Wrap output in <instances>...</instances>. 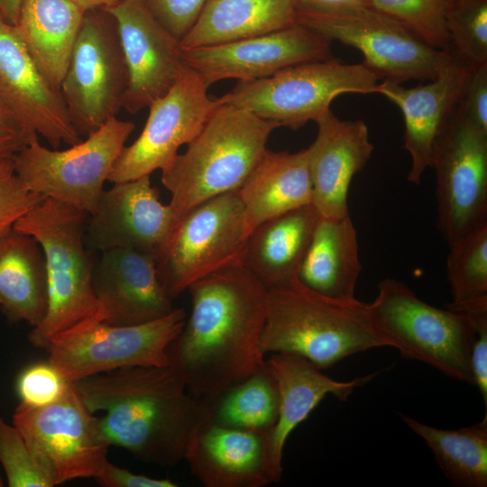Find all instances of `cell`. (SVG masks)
<instances>
[{
	"instance_id": "6da1fadb",
	"label": "cell",
	"mask_w": 487,
	"mask_h": 487,
	"mask_svg": "<svg viewBox=\"0 0 487 487\" xmlns=\"http://www.w3.org/2000/svg\"><path fill=\"white\" fill-rule=\"evenodd\" d=\"M188 290L190 314L167 353L189 393L209 403L266 361L260 344L267 287L238 264L195 281Z\"/></svg>"
},
{
	"instance_id": "7a4b0ae2",
	"label": "cell",
	"mask_w": 487,
	"mask_h": 487,
	"mask_svg": "<svg viewBox=\"0 0 487 487\" xmlns=\"http://www.w3.org/2000/svg\"><path fill=\"white\" fill-rule=\"evenodd\" d=\"M97 418L104 440L147 464L170 467L184 460L193 435L208 418L177 372L164 366H125L73 382Z\"/></svg>"
},
{
	"instance_id": "3957f363",
	"label": "cell",
	"mask_w": 487,
	"mask_h": 487,
	"mask_svg": "<svg viewBox=\"0 0 487 487\" xmlns=\"http://www.w3.org/2000/svg\"><path fill=\"white\" fill-rule=\"evenodd\" d=\"M260 346L264 355L296 354L324 370L388 344L372 323L369 303L320 295L295 276L267 289Z\"/></svg>"
},
{
	"instance_id": "277c9868",
	"label": "cell",
	"mask_w": 487,
	"mask_h": 487,
	"mask_svg": "<svg viewBox=\"0 0 487 487\" xmlns=\"http://www.w3.org/2000/svg\"><path fill=\"white\" fill-rule=\"evenodd\" d=\"M89 213L44 197L23 215L14 229L41 245L48 278V307L41 322L28 335L35 347L46 349L54 335L88 317L103 320L92 289L98 258L85 248Z\"/></svg>"
},
{
	"instance_id": "5b68a950",
	"label": "cell",
	"mask_w": 487,
	"mask_h": 487,
	"mask_svg": "<svg viewBox=\"0 0 487 487\" xmlns=\"http://www.w3.org/2000/svg\"><path fill=\"white\" fill-rule=\"evenodd\" d=\"M276 123L229 105L220 106L198 134L161 171L170 205L180 217L219 195L237 191L266 151Z\"/></svg>"
},
{
	"instance_id": "8992f818",
	"label": "cell",
	"mask_w": 487,
	"mask_h": 487,
	"mask_svg": "<svg viewBox=\"0 0 487 487\" xmlns=\"http://www.w3.org/2000/svg\"><path fill=\"white\" fill-rule=\"evenodd\" d=\"M369 307L372 323L388 346L404 358L473 385L471 352L476 331L468 314L431 306L395 279L379 283Z\"/></svg>"
},
{
	"instance_id": "52a82bcc",
	"label": "cell",
	"mask_w": 487,
	"mask_h": 487,
	"mask_svg": "<svg viewBox=\"0 0 487 487\" xmlns=\"http://www.w3.org/2000/svg\"><path fill=\"white\" fill-rule=\"evenodd\" d=\"M378 80L363 62L346 64L331 58L293 65L264 78L238 81L218 101L297 130L330 114L333 100L342 94L375 93Z\"/></svg>"
},
{
	"instance_id": "ba28073f",
	"label": "cell",
	"mask_w": 487,
	"mask_h": 487,
	"mask_svg": "<svg viewBox=\"0 0 487 487\" xmlns=\"http://www.w3.org/2000/svg\"><path fill=\"white\" fill-rule=\"evenodd\" d=\"M296 23L360 51L378 79L401 83L435 78L459 60L436 49L403 24L372 6L328 12L297 11Z\"/></svg>"
},
{
	"instance_id": "9c48e42d",
	"label": "cell",
	"mask_w": 487,
	"mask_h": 487,
	"mask_svg": "<svg viewBox=\"0 0 487 487\" xmlns=\"http://www.w3.org/2000/svg\"><path fill=\"white\" fill-rule=\"evenodd\" d=\"M133 129V123L114 116L65 150L49 149L36 138L14 157V171L30 191L91 214Z\"/></svg>"
},
{
	"instance_id": "30bf717a",
	"label": "cell",
	"mask_w": 487,
	"mask_h": 487,
	"mask_svg": "<svg viewBox=\"0 0 487 487\" xmlns=\"http://www.w3.org/2000/svg\"><path fill=\"white\" fill-rule=\"evenodd\" d=\"M252 232L238 190L210 198L186 212L157 258V272L174 299L195 281L243 264Z\"/></svg>"
},
{
	"instance_id": "8fae6325",
	"label": "cell",
	"mask_w": 487,
	"mask_h": 487,
	"mask_svg": "<svg viewBox=\"0 0 487 487\" xmlns=\"http://www.w3.org/2000/svg\"><path fill=\"white\" fill-rule=\"evenodd\" d=\"M183 308L136 326L85 318L52 337L48 361L70 382L125 366L169 365L168 347L185 322Z\"/></svg>"
},
{
	"instance_id": "7c38bea8",
	"label": "cell",
	"mask_w": 487,
	"mask_h": 487,
	"mask_svg": "<svg viewBox=\"0 0 487 487\" xmlns=\"http://www.w3.org/2000/svg\"><path fill=\"white\" fill-rule=\"evenodd\" d=\"M13 425L53 486L78 478H96L108 461L109 445L100 433L97 418L73 382L60 400L49 405L32 407L20 402Z\"/></svg>"
},
{
	"instance_id": "4fadbf2b",
	"label": "cell",
	"mask_w": 487,
	"mask_h": 487,
	"mask_svg": "<svg viewBox=\"0 0 487 487\" xmlns=\"http://www.w3.org/2000/svg\"><path fill=\"white\" fill-rule=\"evenodd\" d=\"M431 167L436 176V225L450 247L487 226V133L458 106L436 142Z\"/></svg>"
},
{
	"instance_id": "5bb4252c",
	"label": "cell",
	"mask_w": 487,
	"mask_h": 487,
	"mask_svg": "<svg viewBox=\"0 0 487 487\" xmlns=\"http://www.w3.org/2000/svg\"><path fill=\"white\" fill-rule=\"evenodd\" d=\"M103 11L85 13L60 87L74 127L86 137L116 116L128 84L115 23Z\"/></svg>"
},
{
	"instance_id": "9a60e30c",
	"label": "cell",
	"mask_w": 487,
	"mask_h": 487,
	"mask_svg": "<svg viewBox=\"0 0 487 487\" xmlns=\"http://www.w3.org/2000/svg\"><path fill=\"white\" fill-rule=\"evenodd\" d=\"M208 87L187 67L173 86L149 106V115L138 138L124 146L108 180L113 183L135 179L164 170L188 144L220 106L210 98Z\"/></svg>"
},
{
	"instance_id": "2e32d148",
	"label": "cell",
	"mask_w": 487,
	"mask_h": 487,
	"mask_svg": "<svg viewBox=\"0 0 487 487\" xmlns=\"http://www.w3.org/2000/svg\"><path fill=\"white\" fill-rule=\"evenodd\" d=\"M103 10L115 23L128 73L122 108L136 114L162 96L188 67L183 48L144 0H118Z\"/></svg>"
},
{
	"instance_id": "e0dca14e",
	"label": "cell",
	"mask_w": 487,
	"mask_h": 487,
	"mask_svg": "<svg viewBox=\"0 0 487 487\" xmlns=\"http://www.w3.org/2000/svg\"><path fill=\"white\" fill-rule=\"evenodd\" d=\"M183 55L207 87L226 78L261 79L293 65L333 58L330 40L298 23L231 42L183 49Z\"/></svg>"
},
{
	"instance_id": "ac0fdd59",
	"label": "cell",
	"mask_w": 487,
	"mask_h": 487,
	"mask_svg": "<svg viewBox=\"0 0 487 487\" xmlns=\"http://www.w3.org/2000/svg\"><path fill=\"white\" fill-rule=\"evenodd\" d=\"M179 220L173 207L160 201L159 191L147 175L103 190L89 215L85 239L94 252L132 248L158 258Z\"/></svg>"
},
{
	"instance_id": "d6986e66",
	"label": "cell",
	"mask_w": 487,
	"mask_h": 487,
	"mask_svg": "<svg viewBox=\"0 0 487 487\" xmlns=\"http://www.w3.org/2000/svg\"><path fill=\"white\" fill-rule=\"evenodd\" d=\"M0 97L27 129L52 148L81 141L60 91L42 74L14 25L1 16Z\"/></svg>"
},
{
	"instance_id": "ffe728a7",
	"label": "cell",
	"mask_w": 487,
	"mask_h": 487,
	"mask_svg": "<svg viewBox=\"0 0 487 487\" xmlns=\"http://www.w3.org/2000/svg\"><path fill=\"white\" fill-rule=\"evenodd\" d=\"M103 321L136 326L169 315L175 308L157 272L155 255L132 249L102 252L92 275Z\"/></svg>"
},
{
	"instance_id": "44dd1931",
	"label": "cell",
	"mask_w": 487,
	"mask_h": 487,
	"mask_svg": "<svg viewBox=\"0 0 487 487\" xmlns=\"http://www.w3.org/2000/svg\"><path fill=\"white\" fill-rule=\"evenodd\" d=\"M471 69L460 60L427 84L406 87L389 80L377 84L375 93L395 104L404 119V147L411 165L407 179L419 184L432 165L436 142L455 111Z\"/></svg>"
},
{
	"instance_id": "7402d4cb",
	"label": "cell",
	"mask_w": 487,
	"mask_h": 487,
	"mask_svg": "<svg viewBox=\"0 0 487 487\" xmlns=\"http://www.w3.org/2000/svg\"><path fill=\"white\" fill-rule=\"evenodd\" d=\"M317 124L316 139L308 148L313 205L323 217L341 218L349 215L351 181L374 147L363 120H340L331 112Z\"/></svg>"
},
{
	"instance_id": "603a6c76",
	"label": "cell",
	"mask_w": 487,
	"mask_h": 487,
	"mask_svg": "<svg viewBox=\"0 0 487 487\" xmlns=\"http://www.w3.org/2000/svg\"><path fill=\"white\" fill-rule=\"evenodd\" d=\"M277 381L279 410L267 441V468L271 483L280 482L285 444L292 431L303 422L328 394L340 400L354 389L366 384L378 373L356 377L349 381L325 375L308 360L291 354H271L267 360Z\"/></svg>"
},
{
	"instance_id": "cb8c5ba5",
	"label": "cell",
	"mask_w": 487,
	"mask_h": 487,
	"mask_svg": "<svg viewBox=\"0 0 487 487\" xmlns=\"http://www.w3.org/2000/svg\"><path fill=\"white\" fill-rule=\"evenodd\" d=\"M269 433L219 425L208 418L193 435L184 460L206 487H263Z\"/></svg>"
},
{
	"instance_id": "d4e9b609",
	"label": "cell",
	"mask_w": 487,
	"mask_h": 487,
	"mask_svg": "<svg viewBox=\"0 0 487 487\" xmlns=\"http://www.w3.org/2000/svg\"><path fill=\"white\" fill-rule=\"evenodd\" d=\"M320 215L313 204L270 218L247 240L243 265L267 289L297 276Z\"/></svg>"
},
{
	"instance_id": "484cf974",
	"label": "cell",
	"mask_w": 487,
	"mask_h": 487,
	"mask_svg": "<svg viewBox=\"0 0 487 487\" xmlns=\"http://www.w3.org/2000/svg\"><path fill=\"white\" fill-rule=\"evenodd\" d=\"M238 193L252 230L270 218L313 204L308 148L294 153L267 150Z\"/></svg>"
},
{
	"instance_id": "4316f807",
	"label": "cell",
	"mask_w": 487,
	"mask_h": 487,
	"mask_svg": "<svg viewBox=\"0 0 487 487\" xmlns=\"http://www.w3.org/2000/svg\"><path fill=\"white\" fill-rule=\"evenodd\" d=\"M357 234L350 216H320L297 273L309 289L337 299H355L362 271Z\"/></svg>"
},
{
	"instance_id": "83f0119b",
	"label": "cell",
	"mask_w": 487,
	"mask_h": 487,
	"mask_svg": "<svg viewBox=\"0 0 487 487\" xmlns=\"http://www.w3.org/2000/svg\"><path fill=\"white\" fill-rule=\"evenodd\" d=\"M84 14L70 0H23L14 24L42 74L59 90Z\"/></svg>"
},
{
	"instance_id": "f1b7e54d",
	"label": "cell",
	"mask_w": 487,
	"mask_h": 487,
	"mask_svg": "<svg viewBox=\"0 0 487 487\" xmlns=\"http://www.w3.org/2000/svg\"><path fill=\"white\" fill-rule=\"evenodd\" d=\"M47 307L42 249L35 238L13 227L0 237V309L9 321L33 327L45 317Z\"/></svg>"
},
{
	"instance_id": "f546056e",
	"label": "cell",
	"mask_w": 487,
	"mask_h": 487,
	"mask_svg": "<svg viewBox=\"0 0 487 487\" xmlns=\"http://www.w3.org/2000/svg\"><path fill=\"white\" fill-rule=\"evenodd\" d=\"M296 0H207L181 39L184 50L231 42L296 23Z\"/></svg>"
},
{
	"instance_id": "4dcf8cb0",
	"label": "cell",
	"mask_w": 487,
	"mask_h": 487,
	"mask_svg": "<svg viewBox=\"0 0 487 487\" xmlns=\"http://www.w3.org/2000/svg\"><path fill=\"white\" fill-rule=\"evenodd\" d=\"M401 419L424 439L450 482L459 487L487 486V415L455 430L439 429L404 414Z\"/></svg>"
},
{
	"instance_id": "1f68e13d",
	"label": "cell",
	"mask_w": 487,
	"mask_h": 487,
	"mask_svg": "<svg viewBox=\"0 0 487 487\" xmlns=\"http://www.w3.org/2000/svg\"><path fill=\"white\" fill-rule=\"evenodd\" d=\"M204 404L214 423L270 433L278 416L279 389L267 360L255 373Z\"/></svg>"
},
{
	"instance_id": "d6a6232c",
	"label": "cell",
	"mask_w": 487,
	"mask_h": 487,
	"mask_svg": "<svg viewBox=\"0 0 487 487\" xmlns=\"http://www.w3.org/2000/svg\"><path fill=\"white\" fill-rule=\"evenodd\" d=\"M446 275L452 295L448 308L460 311L487 302V226L449 247Z\"/></svg>"
},
{
	"instance_id": "836d02e7",
	"label": "cell",
	"mask_w": 487,
	"mask_h": 487,
	"mask_svg": "<svg viewBox=\"0 0 487 487\" xmlns=\"http://www.w3.org/2000/svg\"><path fill=\"white\" fill-rule=\"evenodd\" d=\"M446 23L455 56L470 69L487 65V0H450Z\"/></svg>"
},
{
	"instance_id": "e575fe53",
	"label": "cell",
	"mask_w": 487,
	"mask_h": 487,
	"mask_svg": "<svg viewBox=\"0 0 487 487\" xmlns=\"http://www.w3.org/2000/svg\"><path fill=\"white\" fill-rule=\"evenodd\" d=\"M430 46L455 55L446 23L450 0H371Z\"/></svg>"
},
{
	"instance_id": "d590c367",
	"label": "cell",
	"mask_w": 487,
	"mask_h": 487,
	"mask_svg": "<svg viewBox=\"0 0 487 487\" xmlns=\"http://www.w3.org/2000/svg\"><path fill=\"white\" fill-rule=\"evenodd\" d=\"M0 464L10 487H52L15 426L0 416Z\"/></svg>"
},
{
	"instance_id": "8d00e7d4",
	"label": "cell",
	"mask_w": 487,
	"mask_h": 487,
	"mask_svg": "<svg viewBox=\"0 0 487 487\" xmlns=\"http://www.w3.org/2000/svg\"><path fill=\"white\" fill-rule=\"evenodd\" d=\"M72 382L49 361L26 367L16 381L21 402L32 407H42L60 400Z\"/></svg>"
},
{
	"instance_id": "74e56055",
	"label": "cell",
	"mask_w": 487,
	"mask_h": 487,
	"mask_svg": "<svg viewBox=\"0 0 487 487\" xmlns=\"http://www.w3.org/2000/svg\"><path fill=\"white\" fill-rule=\"evenodd\" d=\"M43 198L22 183L14 171L13 160L0 163V237Z\"/></svg>"
},
{
	"instance_id": "f35d334b",
	"label": "cell",
	"mask_w": 487,
	"mask_h": 487,
	"mask_svg": "<svg viewBox=\"0 0 487 487\" xmlns=\"http://www.w3.org/2000/svg\"><path fill=\"white\" fill-rule=\"evenodd\" d=\"M207 0H144L155 18L177 39L188 33Z\"/></svg>"
},
{
	"instance_id": "ab89813d",
	"label": "cell",
	"mask_w": 487,
	"mask_h": 487,
	"mask_svg": "<svg viewBox=\"0 0 487 487\" xmlns=\"http://www.w3.org/2000/svg\"><path fill=\"white\" fill-rule=\"evenodd\" d=\"M474 324L475 338L471 352V365L473 385L477 386L484 405H487V304L467 308Z\"/></svg>"
},
{
	"instance_id": "60d3db41",
	"label": "cell",
	"mask_w": 487,
	"mask_h": 487,
	"mask_svg": "<svg viewBox=\"0 0 487 487\" xmlns=\"http://www.w3.org/2000/svg\"><path fill=\"white\" fill-rule=\"evenodd\" d=\"M458 107L471 123L487 133V65L471 69Z\"/></svg>"
},
{
	"instance_id": "b9f144b4",
	"label": "cell",
	"mask_w": 487,
	"mask_h": 487,
	"mask_svg": "<svg viewBox=\"0 0 487 487\" xmlns=\"http://www.w3.org/2000/svg\"><path fill=\"white\" fill-rule=\"evenodd\" d=\"M38 135L27 129L0 97V163L14 157Z\"/></svg>"
},
{
	"instance_id": "7bdbcfd3",
	"label": "cell",
	"mask_w": 487,
	"mask_h": 487,
	"mask_svg": "<svg viewBox=\"0 0 487 487\" xmlns=\"http://www.w3.org/2000/svg\"><path fill=\"white\" fill-rule=\"evenodd\" d=\"M103 487H177L169 479H155L144 474L133 473L106 462L99 474L95 478Z\"/></svg>"
},
{
	"instance_id": "ee69618b",
	"label": "cell",
	"mask_w": 487,
	"mask_h": 487,
	"mask_svg": "<svg viewBox=\"0 0 487 487\" xmlns=\"http://www.w3.org/2000/svg\"><path fill=\"white\" fill-rule=\"evenodd\" d=\"M297 11L328 12L345 7L372 6L371 0H296Z\"/></svg>"
},
{
	"instance_id": "f6af8a7d",
	"label": "cell",
	"mask_w": 487,
	"mask_h": 487,
	"mask_svg": "<svg viewBox=\"0 0 487 487\" xmlns=\"http://www.w3.org/2000/svg\"><path fill=\"white\" fill-rule=\"evenodd\" d=\"M23 0H0V16L11 24L16 23Z\"/></svg>"
},
{
	"instance_id": "bcb514c9",
	"label": "cell",
	"mask_w": 487,
	"mask_h": 487,
	"mask_svg": "<svg viewBox=\"0 0 487 487\" xmlns=\"http://www.w3.org/2000/svg\"><path fill=\"white\" fill-rule=\"evenodd\" d=\"M83 12L87 13L97 9H104L118 0H70Z\"/></svg>"
},
{
	"instance_id": "7dc6e473",
	"label": "cell",
	"mask_w": 487,
	"mask_h": 487,
	"mask_svg": "<svg viewBox=\"0 0 487 487\" xmlns=\"http://www.w3.org/2000/svg\"><path fill=\"white\" fill-rule=\"evenodd\" d=\"M3 484H4V483H3V481H2V479H1V477H0V487H1Z\"/></svg>"
}]
</instances>
